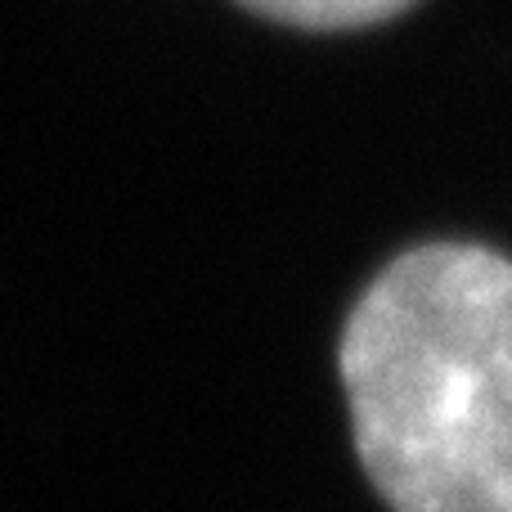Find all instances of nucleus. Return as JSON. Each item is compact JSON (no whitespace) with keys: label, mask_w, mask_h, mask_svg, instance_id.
<instances>
[{"label":"nucleus","mask_w":512,"mask_h":512,"mask_svg":"<svg viewBox=\"0 0 512 512\" xmlns=\"http://www.w3.org/2000/svg\"><path fill=\"white\" fill-rule=\"evenodd\" d=\"M239 5L274 23L306 27V32H346V27L382 23L414 0H239Z\"/></svg>","instance_id":"f03ea898"},{"label":"nucleus","mask_w":512,"mask_h":512,"mask_svg":"<svg viewBox=\"0 0 512 512\" xmlns=\"http://www.w3.org/2000/svg\"><path fill=\"white\" fill-rule=\"evenodd\" d=\"M342 387L396 512H512V261L472 243L391 261L346 319Z\"/></svg>","instance_id":"f257e3e1"}]
</instances>
